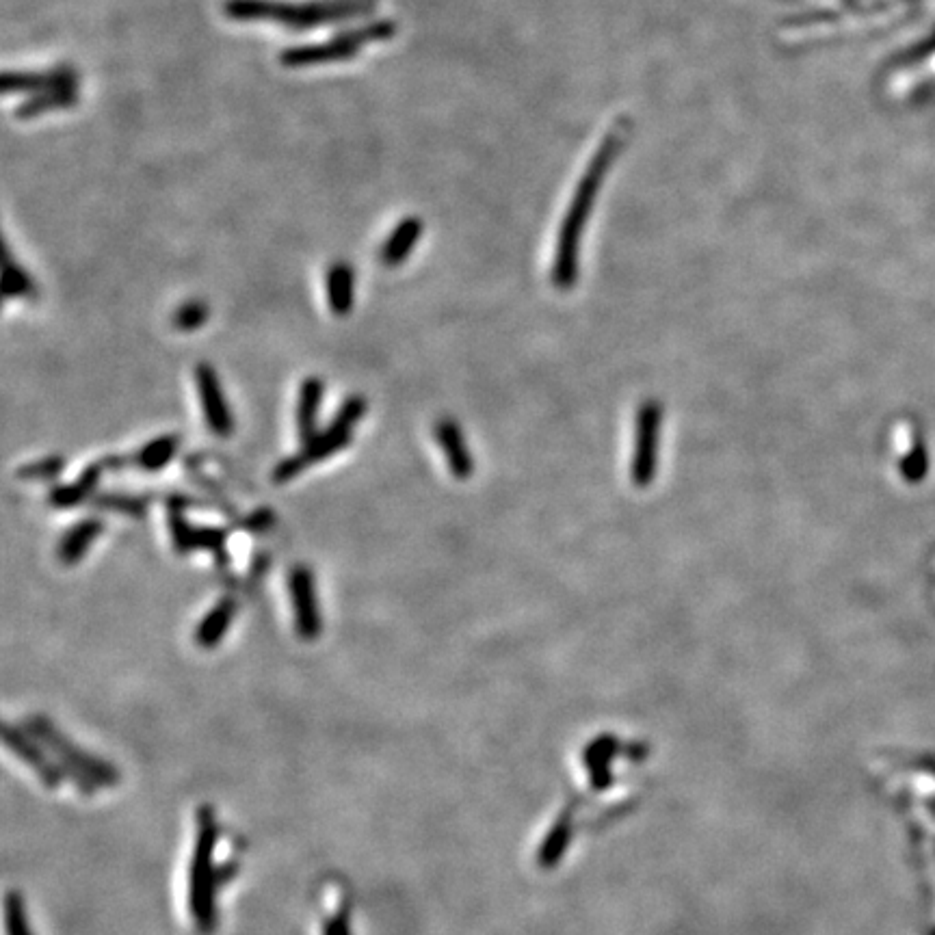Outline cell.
I'll list each match as a JSON object with an SVG mask.
<instances>
[{
    "label": "cell",
    "mask_w": 935,
    "mask_h": 935,
    "mask_svg": "<svg viewBox=\"0 0 935 935\" xmlns=\"http://www.w3.org/2000/svg\"><path fill=\"white\" fill-rule=\"evenodd\" d=\"M104 472H107L104 459H100V462L96 464H89L81 474H78V479L72 481L70 485L52 487V490L48 492V503L55 509H76L85 503H91Z\"/></svg>",
    "instance_id": "5bb4252c"
},
{
    "label": "cell",
    "mask_w": 935,
    "mask_h": 935,
    "mask_svg": "<svg viewBox=\"0 0 935 935\" xmlns=\"http://www.w3.org/2000/svg\"><path fill=\"white\" fill-rule=\"evenodd\" d=\"M327 304L336 316H349L355 304V271L345 260H336L325 271Z\"/></svg>",
    "instance_id": "ac0fdd59"
},
{
    "label": "cell",
    "mask_w": 935,
    "mask_h": 935,
    "mask_svg": "<svg viewBox=\"0 0 935 935\" xmlns=\"http://www.w3.org/2000/svg\"><path fill=\"white\" fill-rule=\"evenodd\" d=\"M379 0H223V16L232 22H273L288 31H314L371 16Z\"/></svg>",
    "instance_id": "7a4b0ae2"
},
{
    "label": "cell",
    "mask_w": 935,
    "mask_h": 935,
    "mask_svg": "<svg viewBox=\"0 0 935 935\" xmlns=\"http://www.w3.org/2000/svg\"><path fill=\"white\" fill-rule=\"evenodd\" d=\"M3 741L13 754L22 758L26 765H29L39 775V780L44 782L46 788H59L65 782L55 756H52L48 749L39 743L24 726L5 723Z\"/></svg>",
    "instance_id": "8fae6325"
},
{
    "label": "cell",
    "mask_w": 935,
    "mask_h": 935,
    "mask_svg": "<svg viewBox=\"0 0 935 935\" xmlns=\"http://www.w3.org/2000/svg\"><path fill=\"white\" fill-rule=\"evenodd\" d=\"M323 935H351V918L347 910H338L323 923Z\"/></svg>",
    "instance_id": "4dcf8cb0"
},
{
    "label": "cell",
    "mask_w": 935,
    "mask_h": 935,
    "mask_svg": "<svg viewBox=\"0 0 935 935\" xmlns=\"http://www.w3.org/2000/svg\"><path fill=\"white\" fill-rule=\"evenodd\" d=\"M208 316L210 308L202 299H189L184 301L182 306H178L174 316H171V323H174V327L180 329V332H195V329H200L208 321Z\"/></svg>",
    "instance_id": "83f0119b"
},
{
    "label": "cell",
    "mask_w": 935,
    "mask_h": 935,
    "mask_svg": "<svg viewBox=\"0 0 935 935\" xmlns=\"http://www.w3.org/2000/svg\"><path fill=\"white\" fill-rule=\"evenodd\" d=\"M22 726L29 730L52 756H55L57 762L81 769L100 788H113L122 782L120 771H117L111 762L85 752V749L78 747L72 739H68V736H65L48 717L31 715L24 719Z\"/></svg>",
    "instance_id": "8992f818"
},
{
    "label": "cell",
    "mask_w": 935,
    "mask_h": 935,
    "mask_svg": "<svg viewBox=\"0 0 935 935\" xmlns=\"http://www.w3.org/2000/svg\"><path fill=\"white\" fill-rule=\"evenodd\" d=\"M98 509H107L115 513H126V516L133 518H143L148 511V500L139 498V496H130V494H117V492H107L94 498L91 503Z\"/></svg>",
    "instance_id": "d4e9b609"
},
{
    "label": "cell",
    "mask_w": 935,
    "mask_h": 935,
    "mask_svg": "<svg viewBox=\"0 0 935 935\" xmlns=\"http://www.w3.org/2000/svg\"><path fill=\"white\" fill-rule=\"evenodd\" d=\"M288 594H291L295 630L304 641H314L323 630V615L319 596H316V581L308 565H295L288 572Z\"/></svg>",
    "instance_id": "9c48e42d"
},
{
    "label": "cell",
    "mask_w": 935,
    "mask_h": 935,
    "mask_svg": "<svg viewBox=\"0 0 935 935\" xmlns=\"http://www.w3.org/2000/svg\"><path fill=\"white\" fill-rule=\"evenodd\" d=\"M5 929L7 935H33L26 916V905L18 890L7 892L5 897Z\"/></svg>",
    "instance_id": "f1b7e54d"
},
{
    "label": "cell",
    "mask_w": 935,
    "mask_h": 935,
    "mask_svg": "<svg viewBox=\"0 0 935 935\" xmlns=\"http://www.w3.org/2000/svg\"><path fill=\"white\" fill-rule=\"evenodd\" d=\"M104 531V522L100 518H85L76 522L72 529L63 533L57 546V557L63 565H76L85 559L89 548L96 544V539Z\"/></svg>",
    "instance_id": "e0dca14e"
},
{
    "label": "cell",
    "mask_w": 935,
    "mask_h": 935,
    "mask_svg": "<svg viewBox=\"0 0 935 935\" xmlns=\"http://www.w3.org/2000/svg\"><path fill=\"white\" fill-rule=\"evenodd\" d=\"M615 752V741L611 736H600L598 741L591 743L587 749V767L591 769V778H594L596 788H604L609 784V762Z\"/></svg>",
    "instance_id": "603a6c76"
},
{
    "label": "cell",
    "mask_w": 935,
    "mask_h": 935,
    "mask_svg": "<svg viewBox=\"0 0 935 935\" xmlns=\"http://www.w3.org/2000/svg\"><path fill=\"white\" fill-rule=\"evenodd\" d=\"M219 840V825L213 808L197 812V838L193 860L189 866V910L195 927L202 935H213L217 929V881H215V849Z\"/></svg>",
    "instance_id": "3957f363"
},
{
    "label": "cell",
    "mask_w": 935,
    "mask_h": 935,
    "mask_svg": "<svg viewBox=\"0 0 935 935\" xmlns=\"http://www.w3.org/2000/svg\"><path fill=\"white\" fill-rule=\"evenodd\" d=\"M568 842H570L568 821H559L557 825H552L542 845V851H539V864L546 868L555 866L563 858L565 849H568Z\"/></svg>",
    "instance_id": "484cf974"
},
{
    "label": "cell",
    "mask_w": 935,
    "mask_h": 935,
    "mask_svg": "<svg viewBox=\"0 0 935 935\" xmlns=\"http://www.w3.org/2000/svg\"><path fill=\"white\" fill-rule=\"evenodd\" d=\"M632 124L626 115L617 117V120L604 130L602 137L591 150L585 167L581 169L574 184V195L570 197L565 213L561 217V226L557 234V247L555 256H552V269H550V282L561 291H570L578 280V265H581V245L585 228L594 215V208L598 204L600 191L604 182L611 176V171L620 158L626 143L630 141Z\"/></svg>",
    "instance_id": "6da1fadb"
},
{
    "label": "cell",
    "mask_w": 935,
    "mask_h": 935,
    "mask_svg": "<svg viewBox=\"0 0 935 935\" xmlns=\"http://www.w3.org/2000/svg\"><path fill=\"white\" fill-rule=\"evenodd\" d=\"M425 223L420 217H405L401 219L394 230L388 234L386 243L379 249V262L388 269L401 267L412 254V249L418 245L420 236H423Z\"/></svg>",
    "instance_id": "9a60e30c"
},
{
    "label": "cell",
    "mask_w": 935,
    "mask_h": 935,
    "mask_svg": "<svg viewBox=\"0 0 935 935\" xmlns=\"http://www.w3.org/2000/svg\"><path fill=\"white\" fill-rule=\"evenodd\" d=\"M65 464H68V459L63 455H48L22 466L18 470V477L22 481H55L65 470Z\"/></svg>",
    "instance_id": "4316f807"
},
{
    "label": "cell",
    "mask_w": 935,
    "mask_h": 935,
    "mask_svg": "<svg viewBox=\"0 0 935 935\" xmlns=\"http://www.w3.org/2000/svg\"><path fill=\"white\" fill-rule=\"evenodd\" d=\"M65 87H81V72H78L70 63H61V65H55V68L39 70V72L37 70H29V72L7 70L3 74L5 96H11V94L35 96V94H44V91L65 89Z\"/></svg>",
    "instance_id": "7c38bea8"
},
{
    "label": "cell",
    "mask_w": 935,
    "mask_h": 935,
    "mask_svg": "<svg viewBox=\"0 0 935 935\" xmlns=\"http://www.w3.org/2000/svg\"><path fill=\"white\" fill-rule=\"evenodd\" d=\"M202 462H200V455H191L184 459V470H187L189 477L197 483V487H202V490L215 500V505L223 511V513H228V516H234V505L230 503V498L228 494L223 492V487H219L213 479L208 477V474L202 470Z\"/></svg>",
    "instance_id": "cb8c5ba5"
},
{
    "label": "cell",
    "mask_w": 935,
    "mask_h": 935,
    "mask_svg": "<svg viewBox=\"0 0 935 935\" xmlns=\"http://www.w3.org/2000/svg\"><path fill=\"white\" fill-rule=\"evenodd\" d=\"M195 384H197V394H200V405H202L206 427L221 440L230 438L234 433V416H232L226 394H223L221 381L215 368L206 362L197 364Z\"/></svg>",
    "instance_id": "30bf717a"
},
{
    "label": "cell",
    "mask_w": 935,
    "mask_h": 935,
    "mask_svg": "<svg viewBox=\"0 0 935 935\" xmlns=\"http://www.w3.org/2000/svg\"><path fill=\"white\" fill-rule=\"evenodd\" d=\"M399 24L392 18H379L371 20L355 29H347L336 33V37L327 39L321 44H304V46H291L280 52V65L291 70L310 68V65H327V63H340L351 61L360 55V50L368 44L377 42H390L397 37Z\"/></svg>",
    "instance_id": "277c9868"
},
{
    "label": "cell",
    "mask_w": 935,
    "mask_h": 935,
    "mask_svg": "<svg viewBox=\"0 0 935 935\" xmlns=\"http://www.w3.org/2000/svg\"><path fill=\"white\" fill-rule=\"evenodd\" d=\"M236 611H239V600L234 596H223L213 609H210L200 624L195 628V643L202 650H213L221 643V639L228 635V630L234 622Z\"/></svg>",
    "instance_id": "2e32d148"
},
{
    "label": "cell",
    "mask_w": 935,
    "mask_h": 935,
    "mask_svg": "<svg viewBox=\"0 0 935 935\" xmlns=\"http://www.w3.org/2000/svg\"><path fill=\"white\" fill-rule=\"evenodd\" d=\"M273 522H275V518H273L271 509H256V511H252L249 516H245L241 520V529H245L249 533H265V531L271 529Z\"/></svg>",
    "instance_id": "f546056e"
},
{
    "label": "cell",
    "mask_w": 935,
    "mask_h": 935,
    "mask_svg": "<svg viewBox=\"0 0 935 935\" xmlns=\"http://www.w3.org/2000/svg\"><path fill=\"white\" fill-rule=\"evenodd\" d=\"M663 405L645 401L635 416V442H632L630 479L637 487H648L658 470V449H661Z\"/></svg>",
    "instance_id": "52a82bcc"
},
{
    "label": "cell",
    "mask_w": 935,
    "mask_h": 935,
    "mask_svg": "<svg viewBox=\"0 0 935 935\" xmlns=\"http://www.w3.org/2000/svg\"><path fill=\"white\" fill-rule=\"evenodd\" d=\"M178 451H180L178 433H165V436H158L143 444L141 449L128 459V464L141 472H158L174 462Z\"/></svg>",
    "instance_id": "44dd1931"
},
{
    "label": "cell",
    "mask_w": 935,
    "mask_h": 935,
    "mask_svg": "<svg viewBox=\"0 0 935 935\" xmlns=\"http://www.w3.org/2000/svg\"><path fill=\"white\" fill-rule=\"evenodd\" d=\"M325 394V384L321 377H306L299 388L297 401V433L301 444L314 438L319 429V412Z\"/></svg>",
    "instance_id": "d6986e66"
},
{
    "label": "cell",
    "mask_w": 935,
    "mask_h": 935,
    "mask_svg": "<svg viewBox=\"0 0 935 935\" xmlns=\"http://www.w3.org/2000/svg\"><path fill=\"white\" fill-rule=\"evenodd\" d=\"M78 100H81V91H78V87L52 89V91H44V94L29 96L22 104H18L16 113H13V115H16L18 120H22V122H29V120H35V117H42L46 113L74 109L78 104Z\"/></svg>",
    "instance_id": "ffe728a7"
},
{
    "label": "cell",
    "mask_w": 935,
    "mask_h": 935,
    "mask_svg": "<svg viewBox=\"0 0 935 935\" xmlns=\"http://www.w3.org/2000/svg\"><path fill=\"white\" fill-rule=\"evenodd\" d=\"M5 273H3V295L5 299H37V284L20 262L11 256L9 245H5Z\"/></svg>",
    "instance_id": "7402d4cb"
},
{
    "label": "cell",
    "mask_w": 935,
    "mask_h": 935,
    "mask_svg": "<svg viewBox=\"0 0 935 935\" xmlns=\"http://www.w3.org/2000/svg\"><path fill=\"white\" fill-rule=\"evenodd\" d=\"M236 875H239V864H236L234 860H228V862H221L215 866V881H217V888H221L223 884H228L230 879H234Z\"/></svg>",
    "instance_id": "1f68e13d"
},
{
    "label": "cell",
    "mask_w": 935,
    "mask_h": 935,
    "mask_svg": "<svg viewBox=\"0 0 935 935\" xmlns=\"http://www.w3.org/2000/svg\"><path fill=\"white\" fill-rule=\"evenodd\" d=\"M366 410H368V403L364 397H358V394H355V397H349L345 403L340 405V410L336 412L332 423H329L323 431L316 433L314 438L301 444L299 453L282 459V462L275 466L273 481L275 483L293 481L312 464H319L323 462V459L332 457L338 451L345 449V446H349L353 440V429L366 416Z\"/></svg>",
    "instance_id": "5b68a950"
},
{
    "label": "cell",
    "mask_w": 935,
    "mask_h": 935,
    "mask_svg": "<svg viewBox=\"0 0 935 935\" xmlns=\"http://www.w3.org/2000/svg\"><path fill=\"white\" fill-rule=\"evenodd\" d=\"M169 533L171 544L180 552V555H191L197 550H206L215 557L219 570L228 568V537L230 531L221 529V526H197L191 524L180 511H169Z\"/></svg>",
    "instance_id": "ba28073f"
},
{
    "label": "cell",
    "mask_w": 935,
    "mask_h": 935,
    "mask_svg": "<svg viewBox=\"0 0 935 935\" xmlns=\"http://www.w3.org/2000/svg\"><path fill=\"white\" fill-rule=\"evenodd\" d=\"M433 433H436V440L446 459V466H449V472L453 474V477L459 481L470 479L474 474V459L466 444L464 431L457 425V420L440 418L436 427H433Z\"/></svg>",
    "instance_id": "4fadbf2b"
}]
</instances>
